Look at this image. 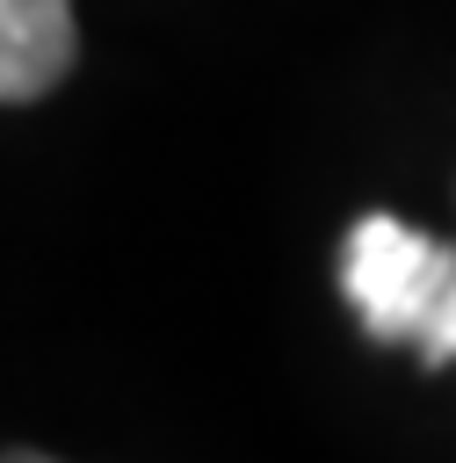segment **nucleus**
Segmentation results:
<instances>
[{
    "mask_svg": "<svg viewBox=\"0 0 456 463\" xmlns=\"http://www.w3.org/2000/svg\"><path fill=\"white\" fill-rule=\"evenodd\" d=\"M449 282H456V246L391 210H362L340 239V297L376 347H413Z\"/></svg>",
    "mask_w": 456,
    "mask_h": 463,
    "instance_id": "obj_1",
    "label": "nucleus"
},
{
    "mask_svg": "<svg viewBox=\"0 0 456 463\" xmlns=\"http://www.w3.org/2000/svg\"><path fill=\"white\" fill-rule=\"evenodd\" d=\"M80 58L72 0H0V101H43Z\"/></svg>",
    "mask_w": 456,
    "mask_h": 463,
    "instance_id": "obj_2",
    "label": "nucleus"
},
{
    "mask_svg": "<svg viewBox=\"0 0 456 463\" xmlns=\"http://www.w3.org/2000/svg\"><path fill=\"white\" fill-rule=\"evenodd\" d=\"M413 354H420L427 369H456V282L442 289V304H434V318L420 326V340H413Z\"/></svg>",
    "mask_w": 456,
    "mask_h": 463,
    "instance_id": "obj_3",
    "label": "nucleus"
},
{
    "mask_svg": "<svg viewBox=\"0 0 456 463\" xmlns=\"http://www.w3.org/2000/svg\"><path fill=\"white\" fill-rule=\"evenodd\" d=\"M0 463H58V456H43V449H0Z\"/></svg>",
    "mask_w": 456,
    "mask_h": 463,
    "instance_id": "obj_4",
    "label": "nucleus"
}]
</instances>
